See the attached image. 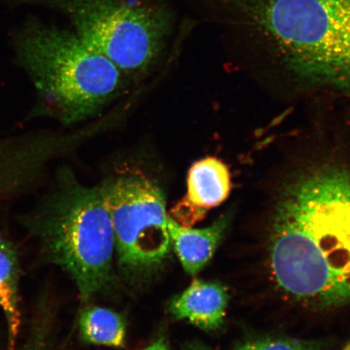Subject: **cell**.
Returning a JSON list of instances; mask_svg holds the SVG:
<instances>
[{
	"mask_svg": "<svg viewBox=\"0 0 350 350\" xmlns=\"http://www.w3.org/2000/svg\"><path fill=\"white\" fill-rule=\"evenodd\" d=\"M280 290L322 308L350 304V170L323 165L280 198L269 245Z\"/></svg>",
	"mask_w": 350,
	"mask_h": 350,
	"instance_id": "6da1fadb",
	"label": "cell"
},
{
	"mask_svg": "<svg viewBox=\"0 0 350 350\" xmlns=\"http://www.w3.org/2000/svg\"><path fill=\"white\" fill-rule=\"evenodd\" d=\"M343 350H350V342L343 349Z\"/></svg>",
	"mask_w": 350,
	"mask_h": 350,
	"instance_id": "e0dca14e",
	"label": "cell"
},
{
	"mask_svg": "<svg viewBox=\"0 0 350 350\" xmlns=\"http://www.w3.org/2000/svg\"><path fill=\"white\" fill-rule=\"evenodd\" d=\"M21 266L16 248L0 234V310L5 318L8 350H16L21 327L20 308Z\"/></svg>",
	"mask_w": 350,
	"mask_h": 350,
	"instance_id": "30bf717a",
	"label": "cell"
},
{
	"mask_svg": "<svg viewBox=\"0 0 350 350\" xmlns=\"http://www.w3.org/2000/svg\"><path fill=\"white\" fill-rule=\"evenodd\" d=\"M223 1L297 76L350 92V0Z\"/></svg>",
	"mask_w": 350,
	"mask_h": 350,
	"instance_id": "3957f363",
	"label": "cell"
},
{
	"mask_svg": "<svg viewBox=\"0 0 350 350\" xmlns=\"http://www.w3.org/2000/svg\"><path fill=\"white\" fill-rule=\"evenodd\" d=\"M141 350H170L167 340L164 336L157 338L150 345Z\"/></svg>",
	"mask_w": 350,
	"mask_h": 350,
	"instance_id": "9a60e30c",
	"label": "cell"
},
{
	"mask_svg": "<svg viewBox=\"0 0 350 350\" xmlns=\"http://www.w3.org/2000/svg\"><path fill=\"white\" fill-rule=\"evenodd\" d=\"M183 350H213L208 348L206 345L199 343H190L186 345Z\"/></svg>",
	"mask_w": 350,
	"mask_h": 350,
	"instance_id": "2e32d148",
	"label": "cell"
},
{
	"mask_svg": "<svg viewBox=\"0 0 350 350\" xmlns=\"http://www.w3.org/2000/svg\"><path fill=\"white\" fill-rule=\"evenodd\" d=\"M228 300V293L222 284L196 278L182 294L170 301L168 312L176 321L213 331L224 323Z\"/></svg>",
	"mask_w": 350,
	"mask_h": 350,
	"instance_id": "52a82bcc",
	"label": "cell"
},
{
	"mask_svg": "<svg viewBox=\"0 0 350 350\" xmlns=\"http://www.w3.org/2000/svg\"><path fill=\"white\" fill-rule=\"evenodd\" d=\"M99 187L120 268L133 275L155 273L172 250L163 190L147 175L129 169L112 175Z\"/></svg>",
	"mask_w": 350,
	"mask_h": 350,
	"instance_id": "8992f818",
	"label": "cell"
},
{
	"mask_svg": "<svg viewBox=\"0 0 350 350\" xmlns=\"http://www.w3.org/2000/svg\"><path fill=\"white\" fill-rule=\"evenodd\" d=\"M58 182L33 225L48 258L70 275L88 301L112 279V223L99 187L83 186L67 173Z\"/></svg>",
	"mask_w": 350,
	"mask_h": 350,
	"instance_id": "277c9868",
	"label": "cell"
},
{
	"mask_svg": "<svg viewBox=\"0 0 350 350\" xmlns=\"http://www.w3.org/2000/svg\"><path fill=\"white\" fill-rule=\"evenodd\" d=\"M64 13L74 32L124 75H142L159 58L172 29L167 8L156 0H8Z\"/></svg>",
	"mask_w": 350,
	"mask_h": 350,
	"instance_id": "5b68a950",
	"label": "cell"
},
{
	"mask_svg": "<svg viewBox=\"0 0 350 350\" xmlns=\"http://www.w3.org/2000/svg\"><path fill=\"white\" fill-rule=\"evenodd\" d=\"M51 339L48 338L46 330H38L33 334L27 342H25L21 349L16 350H52Z\"/></svg>",
	"mask_w": 350,
	"mask_h": 350,
	"instance_id": "5bb4252c",
	"label": "cell"
},
{
	"mask_svg": "<svg viewBox=\"0 0 350 350\" xmlns=\"http://www.w3.org/2000/svg\"><path fill=\"white\" fill-rule=\"evenodd\" d=\"M235 350H322V344L313 340L265 338L247 341Z\"/></svg>",
	"mask_w": 350,
	"mask_h": 350,
	"instance_id": "7c38bea8",
	"label": "cell"
},
{
	"mask_svg": "<svg viewBox=\"0 0 350 350\" xmlns=\"http://www.w3.org/2000/svg\"><path fill=\"white\" fill-rule=\"evenodd\" d=\"M79 332L85 343L121 349L126 345V322L122 314L100 306H89L79 319Z\"/></svg>",
	"mask_w": 350,
	"mask_h": 350,
	"instance_id": "8fae6325",
	"label": "cell"
},
{
	"mask_svg": "<svg viewBox=\"0 0 350 350\" xmlns=\"http://www.w3.org/2000/svg\"><path fill=\"white\" fill-rule=\"evenodd\" d=\"M228 223V217H220L206 228L192 229L179 225L169 216L167 228L172 248L187 273L195 275L206 266L215 254Z\"/></svg>",
	"mask_w": 350,
	"mask_h": 350,
	"instance_id": "ba28073f",
	"label": "cell"
},
{
	"mask_svg": "<svg viewBox=\"0 0 350 350\" xmlns=\"http://www.w3.org/2000/svg\"><path fill=\"white\" fill-rule=\"evenodd\" d=\"M13 187V170L10 155L0 141V201L8 199Z\"/></svg>",
	"mask_w": 350,
	"mask_h": 350,
	"instance_id": "4fadbf2b",
	"label": "cell"
},
{
	"mask_svg": "<svg viewBox=\"0 0 350 350\" xmlns=\"http://www.w3.org/2000/svg\"><path fill=\"white\" fill-rule=\"evenodd\" d=\"M231 190L228 167L216 157H205L191 166L183 202L201 218L228 198Z\"/></svg>",
	"mask_w": 350,
	"mask_h": 350,
	"instance_id": "9c48e42d",
	"label": "cell"
},
{
	"mask_svg": "<svg viewBox=\"0 0 350 350\" xmlns=\"http://www.w3.org/2000/svg\"><path fill=\"white\" fill-rule=\"evenodd\" d=\"M14 46L17 63L36 90V111L64 124L96 115L124 88V74L74 31L31 20L16 33Z\"/></svg>",
	"mask_w": 350,
	"mask_h": 350,
	"instance_id": "7a4b0ae2",
	"label": "cell"
}]
</instances>
